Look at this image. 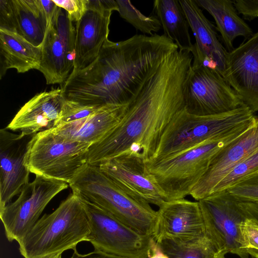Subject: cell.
Wrapping results in <instances>:
<instances>
[{
  "label": "cell",
  "instance_id": "3957f363",
  "mask_svg": "<svg viewBox=\"0 0 258 258\" xmlns=\"http://www.w3.org/2000/svg\"><path fill=\"white\" fill-rule=\"evenodd\" d=\"M90 228L82 198L73 191L53 212L45 214L18 242L24 258H46L75 250L88 241Z\"/></svg>",
  "mask_w": 258,
  "mask_h": 258
},
{
  "label": "cell",
  "instance_id": "7a4b0ae2",
  "mask_svg": "<svg viewBox=\"0 0 258 258\" xmlns=\"http://www.w3.org/2000/svg\"><path fill=\"white\" fill-rule=\"evenodd\" d=\"M178 50L164 34L135 35L117 42L108 39L86 70L87 88L104 104H128L164 60Z\"/></svg>",
  "mask_w": 258,
  "mask_h": 258
},
{
  "label": "cell",
  "instance_id": "603a6c76",
  "mask_svg": "<svg viewBox=\"0 0 258 258\" xmlns=\"http://www.w3.org/2000/svg\"><path fill=\"white\" fill-rule=\"evenodd\" d=\"M148 258H225L207 236L192 240L151 239Z\"/></svg>",
  "mask_w": 258,
  "mask_h": 258
},
{
  "label": "cell",
  "instance_id": "2e32d148",
  "mask_svg": "<svg viewBox=\"0 0 258 258\" xmlns=\"http://www.w3.org/2000/svg\"><path fill=\"white\" fill-rule=\"evenodd\" d=\"M101 170L127 194L159 207L166 202L146 170L145 162L134 156L121 155L99 166Z\"/></svg>",
  "mask_w": 258,
  "mask_h": 258
},
{
  "label": "cell",
  "instance_id": "5bb4252c",
  "mask_svg": "<svg viewBox=\"0 0 258 258\" xmlns=\"http://www.w3.org/2000/svg\"><path fill=\"white\" fill-rule=\"evenodd\" d=\"M223 77L244 105L258 111V31L228 52Z\"/></svg>",
  "mask_w": 258,
  "mask_h": 258
},
{
  "label": "cell",
  "instance_id": "1f68e13d",
  "mask_svg": "<svg viewBox=\"0 0 258 258\" xmlns=\"http://www.w3.org/2000/svg\"><path fill=\"white\" fill-rule=\"evenodd\" d=\"M0 29L18 34L17 18L13 0L0 1Z\"/></svg>",
  "mask_w": 258,
  "mask_h": 258
},
{
  "label": "cell",
  "instance_id": "4fadbf2b",
  "mask_svg": "<svg viewBox=\"0 0 258 258\" xmlns=\"http://www.w3.org/2000/svg\"><path fill=\"white\" fill-rule=\"evenodd\" d=\"M113 11H118L116 1L88 0L86 12L76 23L75 56L71 74L85 69L97 57L108 40Z\"/></svg>",
  "mask_w": 258,
  "mask_h": 258
},
{
  "label": "cell",
  "instance_id": "f1b7e54d",
  "mask_svg": "<svg viewBox=\"0 0 258 258\" xmlns=\"http://www.w3.org/2000/svg\"><path fill=\"white\" fill-rule=\"evenodd\" d=\"M102 106L83 105L64 98L60 117L56 126L85 118L95 113Z\"/></svg>",
  "mask_w": 258,
  "mask_h": 258
},
{
  "label": "cell",
  "instance_id": "7402d4cb",
  "mask_svg": "<svg viewBox=\"0 0 258 258\" xmlns=\"http://www.w3.org/2000/svg\"><path fill=\"white\" fill-rule=\"evenodd\" d=\"M41 58L42 45L35 46L17 33L0 29L1 79L10 69L19 73L38 70Z\"/></svg>",
  "mask_w": 258,
  "mask_h": 258
},
{
  "label": "cell",
  "instance_id": "9a60e30c",
  "mask_svg": "<svg viewBox=\"0 0 258 258\" xmlns=\"http://www.w3.org/2000/svg\"><path fill=\"white\" fill-rule=\"evenodd\" d=\"M33 136L14 134L6 128L0 130V209L29 183L30 172L25 159Z\"/></svg>",
  "mask_w": 258,
  "mask_h": 258
},
{
  "label": "cell",
  "instance_id": "d6986e66",
  "mask_svg": "<svg viewBox=\"0 0 258 258\" xmlns=\"http://www.w3.org/2000/svg\"><path fill=\"white\" fill-rule=\"evenodd\" d=\"M179 1L195 34L192 61L216 70L223 77L228 52L218 40L214 26L195 0Z\"/></svg>",
  "mask_w": 258,
  "mask_h": 258
},
{
  "label": "cell",
  "instance_id": "8fae6325",
  "mask_svg": "<svg viewBox=\"0 0 258 258\" xmlns=\"http://www.w3.org/2000/svg\"><path fill=\"white\" fill-rule=\"evenodd\" d=\"M17 199L0 209V218L9 241L19 242L40 219L52 199L68 187L65 182L35 175Z\"/></svg>",
  "mask_w": 258,
  "mask_h": 258
},
{
  "label": "cell",
  "instance_id": "d590c367",
  "mask_svg": "<svg viewBox=\"0 0 258 258\" xmlns=\"http://www.w3.org/2000/svg\"><path fill=\"white\" fill-rule=\"evenodd\" d=\"M70 258H124L120 256L107 254L99 251L94 250L93 251L86 254H80L77 249L74 250L72 255Z\"/></svg>",
  "mask_w": 258,
  "mask_h": 258
},
{
  "label": "cell",
  "instance_id": "cb8c5ba5",
  "mask_svg": "<svg viewBox=\"0 0 258 258\" xmlns=\"http://www.w3.org/2000/svg\"><path fill=\"white\" fill-rule=\"evenodd\" d=\"M198 5L206 10L214 18L217 29L228 52L234 48L233 43L237 37L248 39L252 32L247 24L240 18L230 0H195Z\"/></svg>",
  "mask_w": 258,
  "mask_h": 258
},
{
  "label": "cell",
  "instance_id": "83f0119b",
  "mask_svg": "<svg viewBox=\"0 0 258 258\" xmlns=\"http://www.w3.org/2000/svg\"><path fill=\"white\" fill-rule=\"evenodd\" d=\"M257 173L258 151L232 168L217 184L212 194L228 190Z\"/></svg>",
  "mask_w": 258,
  "mask_h": 258
},
{
  "label": "cell",
  "instance_id": "d4e9b609",
  "mask_svg": "<svg viewBox=\"0 0 258 258\" xmlns=\"http://www.w3.org/2000/svg\"><path fill=\"white\" fill-rule=\"evenodd\" d=\"M153 11L159 19L164 35L174 42L178 50L191 52L193 44L189 24L183 9L177 0H156Z\"/></svg>",
  "mask_w": 258,
  "mask_h": 258
},
{
  "label": "cell",
  "instance_id": "8d00e7d4",
  "mask_svg": "<svg viewBox=\"0 0 258 258\" xmlns=\"http://www.w3.org/2000/svg\"><path fill=\"white\" fill-rule=\"evenodd\" d=\"M40 2L45 15L48 26L55 14L58 6L53 2V0H40Z\"/></svg>",
  "mask_w": 258,
  "mask_h": 258
},
{
  "label": "cell",
  "instance_id": "5b68a950",
  "mask_svg": "<svg viewBox=\"0 0 258 258\" xmlns=\"http://www.w3.org/2000/svg\"><path fill=\"white\" fill-rule=\"evenodd\" d=\"M72 191L138 232L152 236L157 211L132 197L100 169L87 164L69 184Z\"/></svg>",
  "mask_w": 258,
  "mask_h": 258
},
{
  "label": "cell",
  "instance_id": "44dd1931",
  "mask_svg": "<svg viewBox=\"0 0 258 258\" xmlns=\"http://www.w3.org/2000/svg\"><path fill=\"white\" fill-rule=\"evenodd\" d=\"M128 104L102 106L85 118L58 125L51 130L67 138L94 144L103 139L119 122Z\"/></svg>",
  "mask_w": 258,
  "mask_h": 258
},
{
  "label": "cell",
  "instance_id": "f546056e",
  "mask_svg": "<svg viewBox=\"0 0 258 258\" xmlns=\"http://www.w3.org/2000/svg\"><path fill=\"white\" fill-rule=\"evenodd\" d=\"M227 190L238 201L258 204V173Z\"/></svg>",
  "mask_w": 258,
  "mask_h": 258
},
{
  "label": "cell",
  "instance_id": "e0dca14e",
  "mask_svg": "<svg viewBox=\"0 0 258 258\" xmlns=\"http://www.w3.org/2000/svg\"><path fill=\"white\" fill-rule=\"evenodd\" d=\"M152 236L192 240L207 236L199 202L182 199L165 202L157 211Z\"/></svg>",
  "mask_w": 258,
  "mask_h": 258
},
{
  "label": "cell",
  "instance_id": "6da1fadb",
  "mask_svg": "<svg viewBox=\"0 0 258 258\" xmlns=\"http://www.w3.org/2000/svg\"><path fill=\"white\" fill-rule=\"evenodd\" d=\"M192 60L186 50L168 56L128 103L119 122L90 147L88 164L99 166L121 155L151 161L166 127L184 107L183 85Z\"/></svg>",
  "mask_w": 258,
  "mask_h": 258
},
{
  "label": "cell",
  "instance_id": "ba28073f",
  "mask_svg": "<svg viewBox=\"0 0 258 258\" xmlns=\"http://www.w3.org/2000/svg\"><path fill=\"white\" fill-rule=\"evenodd\" d=\"M183 95L184 108L196 115L223 113L244 105L219 72L193 61L184 81Z\"/></svg>",
  "mask_w": 258,
  "mask_h": 258
},
{
  "label": "cell",
  "instance_id": "52a82bcc",
  "mask_svg": "<svg viewBox=\"0 0 258 258\" xmlns=\"http://www.w3.org/2000/svg\"><path fill=\"white\" fill-rule=\"evenodd\" d=\"M91 144L67 138L51 130L34 135L25 164L30 173L70 184L88 164Z\"/></svg>",
  "mask_w": 258,
  "mask_h": 258
},
{
  "label": "cell",
  "instance_id": "f35d334b",
  "mask_svg": "<svg viewBox=\"0 0 258 258\" xmlns=\"http://www.w3.org/2000/svg\"><path fill=\"white\" fill-rule=\"evenodd\" d=\"M251 256V258H256L255 257L253 256Z\"/></svg>",
  "mask_w": 258,
  "mask_h": 258
},
{
  "label": "cell",
  "instance_id": "7c38bea8",
  "mask_svg": "<svg viewBox=\"0 0 258 258\" xmlns=\"http://www.w3.org/2000/svg\"><path fill=\"white\" fill-rule=\"evenodd\" d=\"M76 28L67 12L57 7L48 26L42 44L39 71L47 85L65 82L73 68L75 56Z\"/></svg>",
  "mask_w": 258,
  "mask_h": 258
},
{
  "label": "cell",
  "instance_id": "ac0fdd59",
  "mask_svg": "<svg viewBox=\"0 0 258 258\" xmlns=\"http://www.w3.org/2000/svg\"><path fill=\"white\" fill-rule=\"evenodd\" d=\"M257 151L258 118H256L245 132L214 157L207 170L189 195L197 201L209 196L232 168Z\"/></svg>",
  "mask_w": 258,
  "mask_h": 258
},
{
  "label": "cell",
  "instance_id": "4dcf8cb0",
  "mask_svg": "<svg viewBox=\"0 0 258 258\" xmlns=\"http://www.w3.org/2000/svg\"><path fill=\"white\" fill-rule=\"evenodd\" d=\"M245 248L250 256L258 258V224L247 218L242 228Z\"/></svg>",
  "mask_w": 258,
  "mask_h": 258
},
{
  "label": "cell",
  "instance_id": "277c9868",
  "mask_svg": "<svg viewBox=\"0 0 258 258\" xmlns=\"http://www.w3.org/2000/svg\"><path fill=\"white\" fill-rule=\"evenodd\" d=\"M254 122L173 156L145 163L146 170L166 201L184 199L190 195L214 157L241 136Z\"/></svg>",
  "mask_w": 258,
  "mask_h": 258
},
{
  "label": "cell",
  "instance_id": "e575fe53",
  "mask_svg": "<svg viewBox=\"0 0 258 258\" xmlns=\"http://www.w3.org/2000/svg\"><path fill=\"white\" fill-rule=\"evenodd\" d=\"M238 202L246 217L254 220L258 224V204L240 201Z\"/></svg>",
  "mask_w": 258,
  "mask_h": 258
},
{
  "label": "cell",
  "instance_id": "74e56055",
  "mask_svg": "<svg viewBox=\"0 0 258 258\" xmlns=\"http://www.w3.org/2000/svg\"><path fill=\"white\" fill-rule=\"evenodd\" d=\"M46 258H62V256H61V254H58V255H56L54 256H52L48 257H46Z\"/></svg>",
  "mask_w": 258,
  "mask_h": 258
},
{
  "label": "cell",
  "instance_id": "d6a6232c",
  "mask_svg": "<svg viewBox=\"0 0 258 258\" xmlns=\"http://www.w3.org/2000/svg\"><path fill=\"white\" fill-rule=\"evenodd\" d=\"M58 7L64 9L70 19L78 22L87 9L88 0H53Z\"/></svg>",
  "mask_w": 258,
  "mask_h": 258
},
{
  "label": "cell",
  "instance_id": "484cf974",
  "mask_svg": "<svg viewBox=\"0 0 258 258\" xmlns=\"http://www.w3.org/2000/svg\"><path fill=\"white\" fill-rule=\"evenodd\" d=\"M17 18L18 34L32 44H42L48 27L40 0H13Z\"/></svg>",
  "mask_w": 258,
  "mask_h": 258
},
{
  "label": "cell",
  "instance_id": "ab89813d",
  "mask_svg": "<svg viewBox=\"0 0 258 258\" xmlns=\"http://www.w3.org/2000/svg\"></svg>",
  "mask_w": 258,
  "mask_h": 258
},
{
  "label": "cell",
  "instance_id": "9c48e42d",
  "mask_svg": "<svg viewBox=\"0 0 258 258\" xmlns=\"http://www.w3.org/2000/svg\"><path fill=\"white\" fill-rule=\"evenodd\" d=\"M205 222L207 236L220 255L232 253L249 258L245 248L242 228L247 217L238 201L229 191L212 194L198 201Z\"/></svg>",
  "mask_w": 258,
  "mask_h": 258
},
{
  "label": "cell",
  "instance_id": "30bf717a",
  "mask_svg": "<svg viewBox=\"0 0 258 258\" xmlns=\"http://www.w3.org/2000/svg\"><path fill=\"white\" fill-rule=\"evenodd\" d=\"M82 199L90 228L88 242L94 250L124 258H148L152 236L138 233L100 208Z\"/></svg>",
  "mask_w": 258,
  "mask_h": 258
},
{
  "label": "cell",
  "instance_id": "4316f807",
  "mask_svg": "<svg viewBox=\"0 0 258 258\" xmlns=\"http://www.w3.org/2000/svg\"><path fill=\"white\" fill-rule=\"evenodd\" d=\"M120 17L133 25L137 30L150 35L161 28L160 22L155 16H147L134 7L130 1H116Z\"/></svg>",
  "mask_w": 258,
  "mask_h": 258
},
{
  "label": "cell",
  "instance_id": "836d02e7",
  "mask_svg": "<svg viewBox=\"0 0 258 258\" xmlns=\"http://www.w3.org/2000/svg\"><path fill=\"white\" fill-rule=\"evenodd\" d=\"M237 13L242 14L243 18L251 21L258 17V0L233 1Z\"/></svg>",
  "mask_w": 258,
  "mask_h": 258
},
{
  "label": "cell",
  "instance_id": "8992f818",
  "mask_svg": "<svg viewBox=\"0 0 258 258\" xmlns=\"http://www.w3.org/2000/svg\"><path fill=\"white\" fill-rule=\"evenodd\" d=\"M256 118L245 105L227 112L206 116L190 114L183 107L166 127L153 157L148 162L173 156L250 123Z\"/></svg>",
  "mask_w": 258,
  "mask_h": 258
},
{
  "label": "cell",
  "instance_id": "ffe728a7",
  "mask_svg": "<svg viewBox=\"0 0 258 258\" xmlns=\"http://www.w3.org/2000/svg\"><path fill=\"white\" fill-rule=\"evenodd\" d=\"M63 99L61 88L39 93L21 107L6 128L24 136L51 130L58 124Z\"/></svg>",
  "mask_w": 258,
  "mask_h": 258
}]
</instances>
